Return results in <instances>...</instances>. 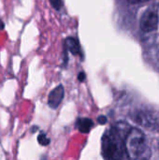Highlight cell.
<instances>
[{
  "mask_svg": "<svg viewBox=\"0 0 159 160\" xmlns=\"http://www.w3.org/2000/svg\"><path fill=\"white\" fill-rule=\"evenodd\" d=\"M145 1H148V0H127V2H129L130 4H138V3H142Z\"/></svg>",
  "mask_w": 159,
  "mask_h": 160,
  "instance_id": "obj_11",
  "label": "cell"
},
{
  "mask_svg": "<svg viewBox=\"0 0 159 160\" xmlns=\"http://www.w3.org/2000/svg\"><path fill=\"white\" fill-rule=\"evenodd\" d=\"M120 128H113L107 131L102 138V154L107 160H120L125 151V138Z\"/></svg>",
  "mask_w": 159,
  "mask_h": 160,
  "instance_id": "obj_2",
  "label": "cell"
},
{
  "mask_svg": "<svg viewBox=\"0 0 159 160\" xmlns=\"http://www.w3.org/2000/svg\"><path fill=\"white\" fill-rule=\"evenodd\" d=\"M65 96V89L62 84L55 87L53 90L51 91L48 97V104L52 109H57L61 104Z\"/></svg>",
  "mask_w": 159,
  "mask_h": 160,
  "instance_id": "obj_4",
  "label": "cell"
},
{
  "mask_svg": "<svg viewBox=\"0 0 159 160\" xmlns=\"http://www.w3.org/2000/svg\"><path fill=\"white\" fill-rule=\"evenodd\" d=\"M76 125L82 133H88L93 127V121L90 118H81L77 121Z\"/></svg>",
  "mask_w": 159,
  "mask_h": 160,
  "instance_id": "obj_6",
  "label": "cell"
},
{
  "mask_svg": "<svg viewBox=\"0 0 159 160\" xmlns=\"http://www.w3.org/2000/svg\"><path fill=\"white\" fill-rule=\"evenodd\" d=\"M66 45H67V49L71 52V53H73L74 55H82L80 44H79L78 40H76L75 38H67L66 39Z\"/></svg>",
  "mask_w": 159,
  "mask_h": 160,
  "instance_id": "obj_5",
  "label": "cell"
},
{
  "mask_svg": "<svg viewBox=\"0 0 159 160\" xmlns=\"http://www.w3.org/2000/svg\"><path fill=\"white\" fill-rule=\"evenodd\" d=\"M85 78H86V75H85L84 72H80V73H79V75H78V80H79L80 82H84Z\"/></svg>",
  "mask_w": 159,
  "mask_h": 160,
  "instance_id": "obj_10",
  "label": "cell"
},
{
  "mask_svg": "<svg viewBox=\"0 0 159 160\" xmlns=\"http://www.w3.org/2000/svg\"><path fill=\"white\" fill-rule=\"evenodd\" d=\"M125 151L131 160H149L151 156L147 138L139 128L128 130L125 138Z\"/></svg>",
  "mask_w": 159,
  "mask_h": 160,
  "instance_id": "obj_1",
  "label": "cell"
},
{
  "mask_svg": "<svg viewBox=\"0 0 159 160\" xmlns=\"http://www.w3.org/2000/svg\"><path fill=\"white\" fill-rule=\"evenodd\" d=\"M50 3H51V5H52L55 9H57V10H59V9L62 8V6H63L62 0H50Z\"/></svg>",
  "mask_w": 159,
  "mask_h": 160,
  "instance_id": "obj_8",
  "label": "cell"
},
{
  "mask_svg": "<svg viewBox=\"0 0 159 160\" xmlns=\"http://www.w3.org/2000/svg\"><path fill=\"white\" fill-rule=\"evenodd\" d=\"M37 142H38V143H39L40 145H42V146H47V145L50 144L51 140H50L49 138H47V136H46L45 134L41 133V134L38 135Z\"/></svg>",
  "mask_w": 159,
  "mask_h": 160,
  "instance_id": "obj_7",
  "label": "cell"
},
{
  "mask_svg": "<svg viewBox=\"0 0 159 160\" xmlns=\"http://www.w3.org/2000/svg\"><path fill=\"white\" fill-rule=\"evenodd\" d=\"M4 26H5V25H4V22H3L2 20L0 19V31L4 29Z\"/></svg>",
  "mask_w": 159,
  "mask_h": 160,
  "instance_id": "obj_13",
  "label": "cell"
},
{
  "mask_svg": "<svg viewBox=\"0 0 159 160\" xmlns=\"http://www.w3.org/2000/svg\"><path fill=\"white\" fill-rule=\"evenodd\" d=\"M31 130H32V132H33V133H35L37 130H38V127H37V126H34V127H32Z\"/></svg>",
  "mask_w": 159,
  "mask_h": 160,
  "instance_id": "obj_12",
  "label": "cell"
},
{
  "mask_svg": "<svg viewBox=\"0 0 159 160\" xmlns=\"http://www.w3.org/2000/svg\"><path fill=\"white\" fill-rule=\"evenodd\" d=\"M97 122L100 124V125H104L107 123V117L104 116V115H100L97 117Z\"/></svg>",
  "mask_w": 159,
  "mask_h": 160,
  "instance_id": "obj_9",
  "label": "cell"
},
{
  "mask_svg": "<svg viewBox=\"0 0 159 160\" xmlns=\"http://www.w3.org/2000/svg\"><path fill=\"white\" fill-rule=\"evenodd\" d=\"M158 23L159 19L157 13L154 10H149L142 15L140 22V26L143 32H152L157 29Z\"/></svg>",
  "mask_w": 159,
  "mask_h": 160,
  "instance_id": "obj_3",
  "label": "cell"
}]
</instances>
